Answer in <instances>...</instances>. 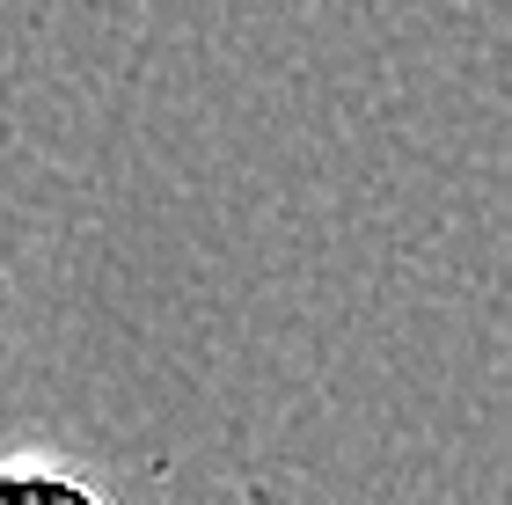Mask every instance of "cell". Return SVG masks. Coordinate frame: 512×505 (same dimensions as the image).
I'll use <instances>...</instances> for the list:
<instances>
[{
    "mask_svg": "<svg viewBox=\"0 0 512 505\" xmlns=\"http://www.w3.org/2000/svg\"><path fill=\"white\" fill-rule=\"evenodd\" d=\"M0 505H118V491L44 447H0Z\"/></svg>",
    "mask_w": 512,
    "mask_h": 505,
    "instance_id": "1",
    "label": "cell"
}]
</instances>
